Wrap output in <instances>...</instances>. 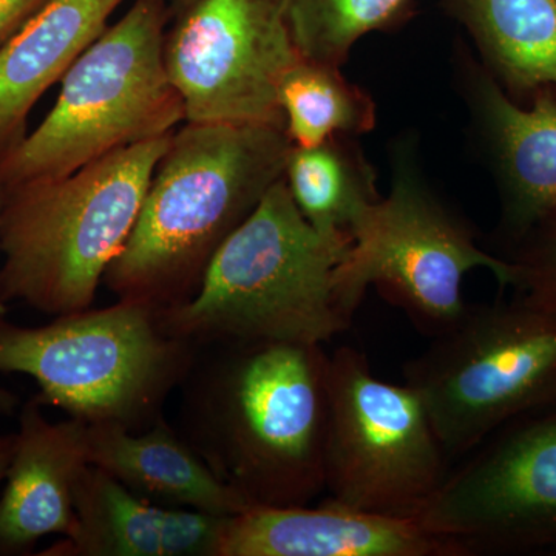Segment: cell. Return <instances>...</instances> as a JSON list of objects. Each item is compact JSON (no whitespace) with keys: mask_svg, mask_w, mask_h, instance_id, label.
<instances>
[{"mask_svg":"<svg viewBox=\"0 0 556 556\" xmlns=\"http://www.w3.org/2000/svg\"><path fill=\"white\" fill-rule=\"evenodd\" d=\"M404 365L450 459L493 431L556 404V314L517 298L468 305L459 320Z\"/></svg>","mask_w":556,"mask_h":556,"instance_id":"obj_8","label":"cell"},{"mask_svg":"<svg viewBox=\"0 0 556 556\" xmlns=\"http://www.w3.org/2000/svg\"><path fill=\"white\" fill-rule=\"evenodd\" d=\"M450 459L422 399L375 375L351 346L331 354L325 501L382 517H419Z\"/></svg>","mask_w":556,"mask_h":556,"instance_id":"obj_9","label":"cell"},{"mask_svg":"<svg viewBox=\"0 0 556 556\" xmlns=\"http://www.w3.org/2000/svg\"><path fill=\"white\" fill-rule=\"evenodd\" d=\"M285 129L295 148H316L334 137H361L375 129L376 104L340 67L306 60L285 73L278 87Z\"/></svg>","mask_w":556,"mask_h":556,"instance_id":"obj_20","label":"cell"},{"mask_svg":"<svg viewBox=\"0 0 556 556\" xmlns=\"http://www.w3.org/2000/svg\"><path fill=\"white\" fill-rule=\"evenodd\" d=\"M218 556H456L413 518L321 501L251 507L226 519Z\"/></svg>","mask_w":556,"mask_h":556,"instance_id":"obj_14","label":"cell"},{"mask_svg":"<svg viewBox=\"0 0 556 556\" xmlns=\"http://www.w3.org/2000/svg\"><path fill=\"white\" fill-rule=\"evenodd\" d=\"M285 20L306 60L342 67L357 40L394 27L409 0H281Z\"/></svg>","mask_w":556,"mask_h":556,"instance_id":"obj_21","label":"cell"},{"mask_svg":"<svg viewBox=\"0 0 556 556\" xmlns=\"http://www.w3.org/2000/svg\"><path fill=\"white\" fill-rule=\"evenodd\" d=\"M124 0H47L0 47V160L27 135L36 102L64 78Z\"/></svg>","mask_w":556,"mask_h":556,"instance_id":"obj_16","label":"cell"},{"mask_svg":"<svg viewBox=\"0 0 556 556\" xmlns=\"http://www.w3.org/2000/svg\"><path fill=\"white\" fill-rule=\"evenodd\" d=\"M376 172L356 137H334L289 152L285 181L306 222L324 233L351 237L362 212L380 199Z\"/></svg>","mask_w":556,"mask_h":556,"instance_id":"obj_19","label":"cell"},{"mask_svg":"<svg viewBox=\"0 0 556 556\" xmlns=\"http://www.w3.org/2000/svg\"><path fill=\"white\" fill-rule=\"evenodd\" d=\"M167 0H135L65 73L53 109L0 160V190L65 177L186 123L167 75Z\"/></svg>","mask_w":556,"mask_h":556,"instance_id":"obj_6","label":"cell"},{"mask_svg":"<svg viewBox=\"0 0 556 556\" xmlns=\"http://www.w3.org/2000/svg\"><path fill=\"white\" fill-rule=\"evenodd\" d=\"M14 447H16V433L0 434V484L5 481Z\"/></svg>","mask_w":556,"mask_h":556,"instance_id":"obj_24","label":"cell"},{"mask_svg":"<svg viewBox=\"0 0 556 556\" xmlns=\"http://www.w3.org/2000/svg\"><path fill=\"white\" fill-rule=\"evenodd\" d=\"M172 134L65 177L0 190V306L22 303L54 317L91 308Z\"/></svg>","mask_w":556,"mask_h":556,"instance_id":"obj_3","label":"cell"},{"mask_svg":"<svg viewBox=\"0 0 556 556\" xmlns=\"http://www.w3.org/2000/svg\"><path fill=\"white\" fill-rule=\"evenodd\" d=\"M38 396L22 405L16 447L0 496V556L28 555L42 538L76 530L75 485L89 463L87 426L51 422Z\"/></svg>","mask_w":556,"mask_h":556,"instance_id":"obj_13","label":"cell"},{"mask_svg":"<svg viewBox=\"0 0 556 556\" xmlns=\"http://www.w3.org/2000/svg\"><path fill=\"white\" fill-rule=\"evenodd\" d=\"M87 453L91 466L108 471L149 503L217 517L251 508L219 481L164 415L142 431L87 426Z\"/></svg>","mask_w":556,"mask_h":556,"instance_id":"obj_17","label":"cell"},{"mask_svg":"<svg viewBox=\"0 0 556 556\" xmlns=\"http://www.w3.org/2000/svg\"><path fill=\"white\" fill-rule=\"evenodd\" d=\"M20 399L7 388L0 387V416H10L16 412Z\"/></svg>","mask_w":556,"mask_h":556,"instance_id":"obj_25","label":"cell"},{"mask_svg":"<svg viewBox=\"0 0 556 556\" xmlns=\"http://www.w3.org/2000/svg\"><path fill=\"white\" fill-rule=\"evenodd\" d=\"M76 530L46 556H218L226 519L149 503L87 464L75 485Z\"/></svg>","mask_w":556,"mask_h":556,"instance_id":"obj_15","label":"cell"},{"mask_svg":"<svg viewBox=\"0 0 556 556\" xmlns=\"http://www.w3.org/2000/svg\"><path fill=\"white\" fill-rule=\"evenodd\" d=\"M514 265V298L533 308L556 314V208L536 219L517 240L507 244Z\"/></svg>","mask_w":556,"mask_h":556,"instance_id":"obj_22","label":"cell"},{"mask_svg":"<svg viewBox=\"0 0 556 556\" xmlns=\"http://www.w3.org/2000/svg\"><path fill=\"white\" fill-rule=\"evenodd\" d=\"M350 244V236L318 232L306 222L283 175L219 248L197 294L161 309V318L200 348L240 340L324 345L351 325L332 289Z\"/></svg>","mask_w":556,"mask_h":556,"instance_id":"obj_4","label":"cell"},{"mask_svg":"<svg viewBox=\"0 0 556 556\" xmlns=\"http://www.w3.org/2000/svg\"><path fill=\"white\" fill-rule=\"evenodd\" d=\"M455 65L471 138L495 178L507 247L556 208V89L543 87L522 105L464 47Z\"/></svg>","mask_w":556,"mask_h":556,"instance_id":"obj_12","label":"cell"},{"mask_svg":"<svg viewBox=\"0 0 556 556\" xmlns=\"http://www.w3.org/2000/svg\"><path fill=\"white\" fill-rule=\"evenodd\" d=\"M391 172L388 195L365 208L351 229L332 277L336 305L351 321L372 287L434 338L467 309L463 285L470 270H490L504 289L514 283V265L479 247L466 219L434 192L413 141L397 142Z\"/></svg>","mask_w":556,"mask_h":556,"instance_id":"obj_7","label":"cell"},{"mask_svg":"<svg viewBox=\"0 0 556 556\" xmlns=\"http://www.w3.org/2000/svg\"><path fill=\"white\" fill-rule=\"evenodd\" d=\"M199 350L166 328L160 309L139 303L118 300L42 327L14 324L0 306V372L35 379L46 407L89 427L153 426Z\"/></svg>","mask_w":556,"mask_h":556,"instance_id":"obj_5","label":"cell"},{"mask_svg":"<svg viewBox=\"0 0 556 556\" xmlns=\"http://www.w3.org/2000/svg\"><path fill=\"white\" fill-rule=\"evenodd\" d=\"M452 467L417 522L456 556L556 547V404L493 431Z\"/></svg>","mask_w":556,"mask_h":556,"instance_id":"obj_10","label":"cell"},{"mask_svg":"<svg viewBox=\"0 0 556 556\" xmlns=\"http://www.w3.org/2000/svg\"><path fill=\"white\" fill-rule=\"evenodd\" d=\"M169 2L172 11L175 14L181 13L182 10L188 9L189 5H192L195 0H167Z\"/></svg>","mask_w":556,"mask_h":556,"instance_id":"obj_26","label":"cell"},{"mask_svg":"<svg viewBox=\"0 0 556 556\" xmlns=\"http://www.w3.org/2000/svg\"><path fill=\"white\" fill-rule=\"evenodd\" d=\"M481 64L517 102L556 89V0H447Z\"/></svg>","mask_w":556,"mask_h":556,"instance_id":"obj_18","label":"cell"},{"mask_svg":"<svg viewBox=\"0 0 556 556\" xmlns=\"http://www.w3.org/2000/svg\"><path fill=\"white\" fill-rule=\"evenodd\" d=\"M178 391L179 433L249 507L325 495L331 354L321 343L203 346Z\"/></svg>","mask_w":556,"mask_h":556,"instance_id":"obj_1","label":"cell"},{"mask_svg":"<svg viewBox=\"0 0 556 556\" xmlns=\"http://www.w3.org/2000/svg\"><path fill=\"white\" fill-rule=\"evenodd\" d=\"M46 2L47 0H0V47Z\"/></svg>","mask_w":556,"mask_h":556,"instance_id":"obj_23","label":"cell"},{"mask_svg":"<svg viewBox=\"0 0 556 556\" xmlns=\"http://www.w3.org/2000/svg\"><path fill=\"white\" fill-rule=\"evenodd\" d=\"M291 149L283 127L181 124L104 287L153 309L188 303L219 248L283 178Z\"/></svg>","mask_w":556,"mask_h":556,"instance_id":"obj_2","label":"cell"},{"mask_svg":"<svg viewBox=\"0 0 556 556\" xmlns=\"http://www.w3.org/2000/svg\"><path fill=\"white\" fill-rule=\"evenodd\" d=\"M177 16L164 62L186 123L285 129L278 87L300 53L281 0H195Z\"/></svg>","mask_w":556,"mask_h":556,"instance_id":"obj_11","label":"cell"}]
</instances>
